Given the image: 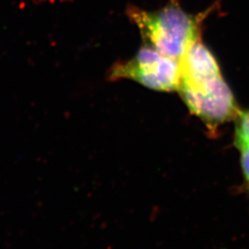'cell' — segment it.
Listing matches in <instances>:
<instances>
[{"label": "cell", "instance_id": "cell-4", "mask_svg": "<svg viewBox=\"0 0 249 249\" xmlns=\"http://www.w3.org/2000/svg\"><path fill=\"white\" fill-rule=\"evenodd\" d=\"M234 143L237 147L249 145V111L240 112L236 118Z\"/></svg>", "mask_w": 249, "mask_h": 249}, {"label": "cell", "instance_id": "cell-3", "mask_svg": "<svg viewBox=\"0 0 249 249\" xmlns=\"http://www.w3.org/2000/svg\"><path fill=\"white\" fill-rule=\"evenodd\" d=\"M130 80L156 91H178L179 60L143 45L131 58L116 62L108 71V80Z\"/></svg>", "mask_w": 249, "mask_h": 249}, {"label": "cell", "instance_id": "cell-1", "mask_svg": "<svg viewBox=\"0 0 249 249\" xmlns=\"http://www.w3.org/2000/svg\"><path fill=\"white\" fill-rule=\"evenodd\" d=\"M129 19L138 27L144 45L177 60L201 38V26L209 10L192 15L182 8L179 0H169L157 10H146L130 6L126 10Z\"/></svg>", "mask_w": 249, "mask_h": 249}, {"label": "cell", "instance_id": "cell-2", "mask_svg": "<svg viewBox=\"0 0 249 249\" xmlns=\"http://www.w3.org/2000/svg\"><path fill=\"white\" fill-rule=\"evenodd\" d=\"M178 91L189 112L211 131L236 119L240 114L234 95L222 74L182 79Z\"/></svg>", "mask_w": 249, "mask_h": 249}, {"label": "cell", "instance_id": "cell-5", "mask_svg": "<svg viewBox=\"0 0 249 249\" xmlns=\"http://www.w3.org/2000/svg\"><path fill=\"white\" fill-rule=\"evenodd\" d=\"M237 148L240 151L241 166L243 174L249 187V145H241Z\"/></svg>", "mask_w": 249, "mask_h": 249}]
</instances>
